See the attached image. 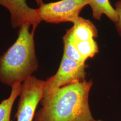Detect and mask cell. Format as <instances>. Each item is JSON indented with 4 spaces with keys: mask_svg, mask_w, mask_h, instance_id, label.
I'll return each mask as SVG.
<instances>
[{
    "mask_svg": "<svg viewBox=\"0 0 121 121\" xmlns=\"http://www.w3.org/2000/svg\"><path fill=\"white\" fill-rule=\"evenodd\" d=\"M69 30L71 40L84 60L86 61L88 58H93L98 52V45L94 39L79 41H74L72 38V28L69 29Z\"/></svg>",
    "mask_w": 121,
    "mask_h": 121,
    "instance_id": "cell-10",
    "label": "cell"
},
{
    "mask_svg": "<svg viewBox=\"0 0 121 121\" xmlns=\"http://www.w3.org/2000/svg\"><path fill=\"white\" fill-rule=\"evenodd\" d=\"M0 4L8 10L13 28H19L27 24L32 26V31L35 32L41 22L37 9L30 7L26 0H0Z\"/></svg>",
    "mask_w": 121,
    "mask_h": 121,
    "instance_id": "cell-6",
    "label": "cell"
},
{
    "mask_svg": "<svg viewBox=\"0 0 121 121\" xmlns=\"http://www.w3.org/2000/svg\"><path fill=\"white\" fill-rule=\"evenodd\" d=\"M22 83H17L12 86L9 97L0 104V121H10V116L13 104L20 95Z\"/></svg>",
    "mask_w": 121,
    "mask_h": 121,
    "instance_id": "cell-9",
    "label": "cell"
},
{
    "mask_svg": "<svg viewBox=\"0 0 121 121\" xmlns=\"http://www.w3.org/2000/svg\"><path fill=\"white\" fill-rule=\"evenodd\" d=\"M73 23L72 38L74 41L86 40L97 37V30L89 20L78 17Z\"/></svg>",
    "mask_w": 121,
    "mask_h": 121,
    "instance_id": "cell-7",
    "label": "cell"
},
{
    "mask_svg": "<svg viewBox=\"0 0 121 121\" xmlns=\"http://www.w3.org/2000/svg\"><path fill=\"white\" fill-rule=\"evenodd\" d=\"M91 80L62 86L45 97L33 121H91L89 104Z\"/></svg>",
    "mask_w": 121,
    "mask_h": 121,
    "instance_id": "cell-1",
    "label": "cell"
},
{
    "mask_svg": "<svg viewBox=\"0 0 121 121\" xmlns=\"http://www.w3.org/2000/svg\"><path fill=\"white\" fill-rule=\"evenodd\" d=\"M115 10L117 16V20L115 23L117 31L121 36V0L117 1L115 4Z\"/></svg>",
    "mask_w": 121,
    "mask_h": 121,
    "instance_id": "cell-12",
    "label": "cell"
},
{
    "mask_svg": "<svg viewBox=\"0 0 121 121\" xmlns=\"http://www.w3.org/2000/svg\"><path fill=\"white\" fill-rule=\"evenodd\" d=\"M64 53L63 56L70 60H74L80 64H85L84 60L80 55L77 48L72 42L71 39L70 31L68 30L63 37Z\"/></svg>",
    "mask_w": 121,
    "mask_h": 121,
    "instance_id": "cell-11",
    "label": "cell"
},
{
    "mask_svg": "<svg viewBox=\"0 0 121 121\" xmlns=\"http://www.w3.org/2000/svg\"><path fill=\"white\" fill-rule=\"evenodd\" d=\"M30 26H20L15 42L0 56V81L6 85L22 83L37 70L34 32L29 31Z\"/></svg>",
    "mask_w": 121,
    "mask_h": 121,
    "instance_id": "cell-2",
    "label": "cell"
},
{
    "mask_svg": "<svg viewBox=\"0 0 121 121\" xmlns=\"http://www.w3.org/2000/svg\"><path fill=\"white\" fill-rule=\"evenodd\" d=\"M102 121V120H100V119H98V120H95V119H94L93 120H92V121Z\"/></svg>",
    "mask_w": 121,
    "mask_h": 121,
    "instance_id": "cell-13",
    "label": "cell"
},
{
    "mask_svg": "<svg viewBox=\"0 0 121 121\" xmlns=\"http://www.w3.org/2000/svg\"><path fill=\"white\" fill-rule=\"evenodd\" d=\"M87 4L88 0H60L48 3L41 1L37 10L41 21L52 23L73 22Z\"/></svg>",
    "mask_w": 121,
    "mask_h": 121,
    "instance_id": "cell-3",
    "label": "cell"
},
{
    "mask_svg": "<svg viewBox=\"0 0 121 121\" xmlns=\"http://www.w3.org/2000/svg\"><path fill=\"white\" fill-rule=\"evenodd\" d=\"M85 64H80L63 55L56 73L45 81L43 97L56 89L85 80Z\"/></svg>",
    "mask_w": 121,
    "mask_h": 121,
    "instance_id": "cell-5",
    "label": "cell"
},
{
    "mask_svg": "<svg viewBox=\"0 0 121 121\" xmlns=\"http://www.w3.org/2000/svg\"><path fill=\"white\" fill-rule=\"evenodd\" d=\"M45 81L33 75L22 82L19 95L17 121H33L37 105L42 99Z\"/></svg>",
    "mask_w": 121,
    "mask_h": 121,
    "instance_id": "cell-4",
    "label": "cell"
},
{
    "mask_svg": "<svg viewBox=\"0 0 121 121\" xmlns=\"http://www.w3.org/2000/svg\"><path fill=\"white\" fill-rule=\"evenodd\" d=\"M88 4L92 10L93 17L97 20L100 19L103 14L106 15L115 23L117 20V13L109 0H88Z\"/></svg>",
    "mask_w": 121,
    "mask_h": 121,
    "instance_id": "cell-8",
    "label": "cell"
}]
</instances>
